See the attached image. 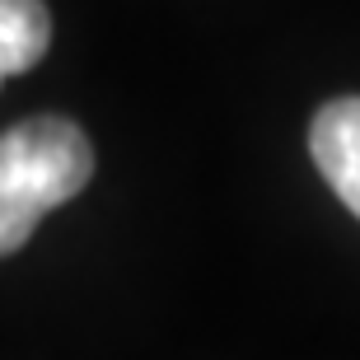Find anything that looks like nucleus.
I'll return each mask as SVG.
<instances>
[{"mask_svg":"<svg viewBox=\"0 0 360 360\" xmlns=\"http://www.w3.org/2000/svg\"><path fill=\"white\" fill-rule=\"evenodd\" d=\"M94 146L70 117H28L0 136V257L24 248L52 206L84 192Z\"/></svg>","mask_w":360,"mask_h":360,"instance_id":"f257e3e1","label":"nucleus"},{"mask_svg":"<svg viewBox=\"0 0 360 360\" xmlns=\"http://www.w3.org/2000/svg\"><path fill=\"white\" fill-rule=\"evenodd\" d=\"M309 155L342 206L360 215V98H333L314 112Z\"/></svg>","mask_w":360,"mask_h":360,"instance_id":"f03ea898","label":"nucleus"},{"mask_svg":"<svg viewBox=\"0 0 360 360\" xmlns=\"http://www.w3.org/2000/svg\"><path fill=\"white\" fill-rule=\"evenodd\" d=\"M52 47V14L42 0H0V84L24 75Z\"/></svg>","mask_w":360,"mask_h":360,"instance_id":"7ed1b4c3","label":"nucleus"}]
</instances>
